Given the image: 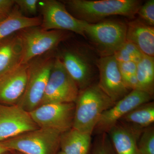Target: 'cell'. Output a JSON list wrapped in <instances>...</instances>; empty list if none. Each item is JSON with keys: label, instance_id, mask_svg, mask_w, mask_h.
Instances as JSON below:
<instances>
[{"label": "cell", "instance_id": "obj_1", "mask_svg": "<svg viewBox=\"0 0 154 154\" xmlns=\"http://www.w3.org/2000/svg\"><path fill=\"white\" fill-rule=\"evenodd\" d=\"M75 18L89 24H95L110 16L134 18L142 5L138 0H67L62 1Z\"/></svg>", "mask_w": 154, "mask_h": 154}, {"label": "cell", "instance_id": "obj_2", "mask_svg": "<svg viewBox=\"0 0 154 154\" xmlns=\"http://www.w3.org/2000/svg\"><path fill=\"white\" fill-rule=\"evenodd\" d=\"M115 103L98 84L81 90L75 102L72 128L92 135L102 113Z\"/></svg>", "mask_w": 154, "mask_h": 154}, {"label": "cell", "instance_id": "obj_3", "mask_svg": "<svg viewBox=\"0 0 154 154\" xmlns=\"http://www.w3.org/2000/svg\"><path fill=\"white\" fill-rule=\"evenodd\" d=\"M56 56L53 51L35 58L28 63L25 90L17 105L30 112L40 105Z\"/></svg>", "mask_w": 154, "mask_h": 154}, {"label": "cell", "instance_id": "obj_4", "mask_svg": "<svg viewBox=\"0 0 154 154\" xmlns=\"http://www.w3.org/2000/svg\"><path fill=\"white\" fill-rule=\"evenodd\" d=\"M127 24L118 20H103L95 24L85 22L84 36L100 57L113 55L126 41Z\"/></svg>", "mask_w": 154, "mask_h": 154}, {"label": "cell", "instance_id": "obj_5", "mask_svg": "<svg viewBox=\"0 0 154 154\" xmlns=\"http://www.w3.org/2000/svg\"><path fill=\"white\" fill-rule=\"evenodd\" d=\"M61 134L55 130L39 128L2 143L9 151L22 154H57L60 150Z\"/></svg>", "mask_w": 154, "mask_h": 154}, {"label": "cell", "instance_id": "obj_6", "mask_svg": "<svg viewBox=\"0 0 154 154\" xmlns=\"http://www.w3.org/2000/svg\"><path fill=\"white\" fill-rule=\"evenodd\" d=\"M70 32L62 30H45L40 26L25 28L17 32L22 42V64L54 51L61 42L70 36Z\"/></svg>", "mask_w": 154, "mask_h": 154}, {"label": "cell", "instance_id": "obj_7", "mask_svg": "<svg viewBox=\"0 0 154 154\" xmlns=\"http://www.w3.org/2000/svg\"><path fill=\"white\" fill-rule=\"evenodd\" d=\"M79 91L76 84L56 55L39 106L49 103H75Z\"/></svg>", "mask_w": 154, "mask_h": 154}, {"label": "cell", "instance_id": "obj_8", "mask_svg": "<svg viewBox=\"0 0 154 154\" xmlns=\"http://www.w3.org/2000/svg\"><path fill=\"white\" fill-rule=\"evenodd\" d=\"M42 15L40 27L45 30H62L84 36L85 22L73 16L63 2L56 0L39 1Z\"/></svg>", "mask_w": 154, "mask_h": 154}, {"label": "cell", "instance_id": "obj_9", "mask_svg": "<svg viewBox=\"0 0 154 154\" xmlns=\"http://www.w3.org/2000/svg\"><path fill=\"white\" fill-rule=\"evenodd\" d=\"M75 111V103H54L40 105L29 113L38 127L62 134L72 128Z\"/></svg>", "mask_w": 154, "mask_h": 154}, {"label": "cell", "instance_id": "obj_10", "mask_svg": "<svg viewBox=\"0 0 154 154\" xmlns=\"http://www.w3.org/2000/svg\"><path fill=\"white\" fill-rule=\"evenodd\" d=\"M153 96L141 90H132L104 112L94 129L97 135L107 133L124 116L141 104L152 101Z\"/></svg>", "mask_w": 154, "mask_h": 154}, {"label": "cell", "instance_id": "obj_11", "mask_svg": "<svg viewBox=\"0 0 154 154\" xmlns=\"http://www.w3.org/2000/svg\"><path fill=\"white\" fill-rule=\"evenodd\" d=\"M96 66L99 72L98 85L113 102H118L131 91L124 82L113 55L100 57L96 60Z\"/></svg>", "mask_w": 154, "mask_h": 154}, {"label": "cell", "instance_id": "obj_12", "mask_svg": "<svg viewBox=\"0 0 154 154\" xmlns=\"http://www.w3.org/2000/svg\"><path fill=\"white\" fill-rule=\"evenodd\" d=\"M38 128L29 112L19 105L0 104V142Z\"/></svg>", "mask_w": 154, "mask_h": 154}, {"label": "cell", "instance_id": "obj_13", "mask_svg": "<svg viewBox=\"0 0 154 154\" xmlns=\"http://www.w3.org/2000/svg\"><path fill=\"white\" fill-rule=\"evenodd\" d=\"M80 91L92 85L94 63L86 52L77 48L63 50L57 55Z\"/></svg>", "mask_w": 154, "mask_h": 154}, {"label": "cell", "instance_id": "obj_14", "mask_svg": "<svg viewBox=\"0 0 154 154\" xmlns=\"http://www.w3.org/2000/svg\"><path fill=\"white\" fill-rule=\"evenodd\" d=\"M28 63L19 66L0 76V104L17 105L26 87Z\"/></svg>", "mask_w": 154, "mask_h": 154}, {"label": "cell", "instance_id": "obj_15", "mask_svg": "<svg viewBox=\"0 0 154 154\" xmlns=\"http://www.w3.org/2000/svg\"><path fill=\"white\" fill-rule=\"evenodd\" d=\"M144 128L119 121L107 134L116 154H140L137 147Z\"/></svg>", "mask_w": 154, "mask_h": 154}, {"label": "cell", "instance_id": "obj_16", "mask_svg": "<svg viewBox=\"0 0 154 154\" xmlns=\"http://www.w3.org/2000/svg\"><path fill=\"white\" fill-rule=\"evenodd\" d=\"M126 41L134 44L145 55L154 57V28L140 19L127 23Z\"/></svg>", "mask_w": 154, "mask_h": 154}, {"label": "cell", "instance_id": "obj_17", "mask_svg": "<svg viewBox=\"0 0 154 154\" xmlns=\"http://www.w3.org/2000/svg\"><path fill=\"white\" fill-rule=\"evenodd\" d=\"M23 49L17 33L0 40V76L21 63Z\"/></svg>", "mask_w": 154, "mask_h": 154}, {"label": "cell", "instance_id": "obj_18", "mask_svg": "<svg viewBox=\"0 0 154 154\" xmlns=\"http://www.w3.org/2000/svg\"><path fill=\"white\" fill-rule=\"evenodd\" d=\"M41 23V17L25 16L15 5L11 14L0 21V40L25 28L40 26Z\"/></svg>", "mask_w": 154, "mask_h": 154}, {"label": "cell", "instance_id": "obj_19", "mask_svg": "<svg viewBox=\"0 0 154 154\" xmlns=\"http://www.w3.org/2000/svg\"><path fill=\"white\" fill-rule=\"evenodd\" d=\"M91 136L72 128L61 134L60 151L65 154H90Z\"/></svg>", "mask_w": 154, "mask_h": 154}, {"label": "cell", "instance_id": "obj_20", "mask_svg": "<svg viewBox=\"0 0 154 154\" xmlns=\"http://www.w3.org/2000/svg\"><path fill=\"white\" fill-rule=\"evenodd\" d=\"M137 89L152 96L154 94V57L144 54L137 63Z\"/></svg>", "mask_w": 154, "mask_h": 154}, {"label": "cell", "instance_id": "obj_21", "mask_svg": "<svg viewBox=\"0 0 154 154\" xmlns=\"http://www.w3.org/2000/svg\"><path fill=\"white\" fill-rule=\"evenodd\" d=\"M119 121L142 128L152 125L154 122V102L150 101L137 106Z\"/></svg>", "mask_w": 154, "mask_h": 154}, {"label": "cell", "instance_id": "obj_22", "mask_svg": "<svg viewBox=\"0 0 154 154\" xmlns=\"http://www.w3.org/2000/svg\"><path fill=\"white\" fill-rule=\"evenodd\" d=\"M144 54L134 44L125 41L113 54L118 62H133L137 63Z\"/></svg>", "mask_w": 154, "mask_h": 154}, {"label": "cell", "instance_id": "obj_23", "mask_svg": "<svg viewBox=\"0 0 154 154\" xmlns=\"http://www.w3.org/2000/svg\"><path fill=\"white\" fill-rule=\"evenodd\" d=\"M118 63L120 72L128 88L131 91L137 89V63L131 61Z\"/></svg>", "mask_w": 154, "mask_h": 154}, {"label": "cell", "instance_id": "obj_24", "mask_svg": "<svg viewBox=\"0 0 154 154\" xmlns=\"http://www.w3.org/2000/svg\"><path fill=\"white\" fill-rule=\"evenodd\" d=\"M140 154H154L153 125L144 128L137 143Z\"/></svg>", "mask_w": 154, "mask_h": 154}, {"label": "cell", "instance_id": "obj_25", "mask_svg": "<svg viewBox=\"0 0 154 154\" xmlns=\"http://www.w3.org/2000/svg\"><path fill=\"white\" fill-rule=\"evenodd\" d=\"M90 154H116L107 134L98 135Z\"/></svg>", "mask_w": 154, "mask_h": 154}, {"label": "cell", "instance_id": "obj_26", "mask_svg": "<svg viewBox=\"0 0 154 154\" xmlns=\"http://www.w3.org/2000/svg\"><path fill=\"white\" fill-rule=\"evenodd\" d=\"M137 14L142 21L149 26L154 27V0H149L143 5H142L138 11Z\"/></svg>", "mask_w": 154, "mask_h": 154}, {"label": "cell", "instance_id": "obj_27", "mask_svg": "<svg viewBox=\"0 0 154 154\" xmlns=\"http://www.w3.org/2000/svg\"><path fill=\"white\" fill-rule=\"evenodd\" d=\"M38 0H15V5L23 14L35 15L38 10Z\"/></svg>", "mask_w": 154, "mask_h": 154}, {"label": "cell", "instance_id": "obj_28", "mask_svg": "<svg viewBox=\"0 0 154 154\" xmlns=\"http://www.w3.org/2000/svg\"><path fill=\"white\" fill-rule=\"evenodd\" d=\"M15 5V0H0V21L11 14Z\"/></svg>", "mask_w": 154, "mask_h": 154}, {"label": "cell", "instance_id": "obj_29", "mask_svg": "<svg viewBox=\"0 0 154 154\" xmlns=\"http://www.w3.org/2000/svg\"><path fill=\"white\" fill-rule=\"evenodd\" d=\"M8 152H9V151L3 145L2 142H0V154H4Z\"/></svg>", "mask_w": 154, "mask_h": 154}, {"label": "cell", "instance_id": "obj_30", "mask_svg": "<svg viewBox=\"0 0 154 154\" xmlns=\"http://www.w3.org/2000/svg\"><path fill=\"white\" fill-rule=\"evenodd\" d=\"M4 154H16V153H15V152H14V153H13L12 151H9L7 152H6Z\"/></svg>", "mask_w": 154, "mask_h": 154}, {"label": "cell", "instance_id": "obj_31", "mask_svg": "<svg viewBox=\"0 0 154 154\" xmlns=\"http://www.w3.org/2000/svg\"><path fill=\"white\" fill-rule=\"evenodd\" d=\"M57 154H65L64 153H63V152H62L60 150L57 153Z\"/></svg>", "mask_w": 154, "mask_h": 154}, {"label": "cell", "instance_id": "obj_32", "mask_svg": "<svg viewBox=\"0 0 154 154\" xmlns=\"http://www.w3.org/2000/svg\"><path fill=\"white\" fill-rule=\"evenodd\" d=\"M16 154H22L21 153H20L17 152H16Z\"/></svg>", "mask_w": 154, "mask_h": 154}]
</instances>
